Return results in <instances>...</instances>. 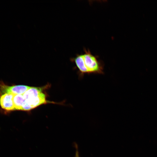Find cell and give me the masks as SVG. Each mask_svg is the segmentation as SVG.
Instances as JSON below:
<instances>
[{
    "label": "cell",
    "mask_w": 157,
    "mask_h": 157,
    "mask_svg": "<svg viewBox=\"0 0 157 157\" xmlns=\"http://www.w3.org/2000/svg\"><path fill=\"white\" fill-rule=\"evenodd\" d=\"M23 95L24 101L22 110H30L46 102L45 95L38 88L31 87Z\"/></svg>",
    "instance_id": "6da1fadb"
},
{
    "label": "cell",
    "mask_w": 157,
    "mask_h": 157,
    "mask_svg": "<svg viewBox=\"0 0 157 157\" xmlns=\"http://www.w3.org/2000/svg\"><path fill=\"white\" fill-rule=\"evenodd\" d=\"M83 54L85 66L88 74H103V63L98 60L97 56L92 55L89 49H84Z\"/></svg>",
    "instance_id": "7a4b0ae2"
},
{
    "label": "cell",
    "mask_w": 157,
    "mask_h": 157,
    "mask_svg": "<svg viewBox=\"0 0 157 157\" xmlns=\"http://www.w3.org/2000/svg\"><path fill=\"white\" fill-rule=\"evenodd\" d=\"M31 87L23 85L9 86L3 83H0V95L6 93H11L13 94H23Z\"/></svg>",
    "instance_id": "3957f363"
},
{
    "label": "cell",
    "mask_w": 157,
    "mask_h": 157,
    "mask_svg": "<svg viewBox=\"0 0 157 157\" xmlns=\"http://www.w3.org/2000/svg\"><path fill=\"white\" fill-rule=\"evenodd\" d=\"M14 95L11 93H6L1 96L0 105L2 109L8 111L15 110L13 102Z\"/></svg>",
    "instance_id": "277c9868"
},
{
    "label": "cell",
    "mask_w": 157,
    "mask_h": 157,
    "mask_svg": "<svg viewBox=\"0 0 157 157\" xmlns=\"http://www.w3.org/2000/svg\"><path fill=\"white\" fill-rule=\"evenodd\" d=\"M71 60L75 63L79 70L81 77H83L85 74H88L85 66L83 54H77L75 57L71 58Z\"/></svg>",
    "instance_id": "5b68a950"
},
{
    "label": "cell",
    "mask_w": 157,
    "mask_h": 157,
    "mask_svg": "<svg viewBox=\"0 0 157 157\" xmlns=\"http://www.w3.org/2000/svg\"><path fill=\"white\" fill-rule=\"evenodd\" d=\"M24 101L23 94H14L13 102L15 110H22Z\"/></svg>",
    "instance_id": "8992f818"
},
{
    "label": "cell",
    "mask_w": 157,
    "mask_h": 157,
    "mask_svg": "<svg viewBox=\"0 0 157 157\" xmlns=\"http://www.w3.org/2000/svg\"><path fill=\"white\" fill-rule=\"evenodd\" d=\"M76 147V152L75 156V157H79V153L78 149L77 146V145L75 146Z\"/></svg>",
    "instance_id": "52a82bcc"
}]
</instances>
